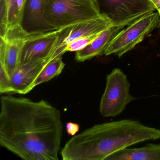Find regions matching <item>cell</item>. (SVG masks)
<instances>
[{"instance_id":"cell-1","label":"cell","mask_w":160,"mask_h":160,"mask_svg":"<svg viewBox=\"0 0 160 160\" xmlns=\"http://www.w3.org/2000/svg\"><path fill=\"white\" fill-rule=\"evenodd\" d=\"M60 111L43 100L1 97L0 145L25 160H58Z\"/></svg>"},{"instance_id":"cell-2","label":"cell","mask_w":160,"mask_h":160,"mask_svg":"<svg viewBox=\"0 0 160 160\" xmlns=\"http://www.w3.org/2000/svg\"><path fill=\"white\" fill-rule=\"evenodd\" d=\"M160 138V130L124 119L96 124L74 136L60 152L63 160H106L139 142Z\"/></svg>"},{"instance_id":"cell-3","label":"cell","mask_w":160,"mask_h":160,"mask_svg":"<svg viewBox=\"0 0 160 160\" xmlns=\"http://www.w3.org/2000/svg\"><path fill=\"white\" fill-rule=\"evenodd\" d=\"M45 16L55 31L102 16L96 0H48Z\"/></svg>"},{"instance_id":"cell-4","label":"cell","mask_w":160,"mask_h":160,"mask_svg":"<svg viewBox=\"0 0 160 160\" xmlns=\"http://www.w3.org/2000/svg\"><path fill=\"white\" fill-rule=\"evenodd\" d=\"M102 15L113 26L124 27L157 9L152 0H96Z\"/></svg>"},{"instance_id":"cell-5","label":"cell","mask_w":160,"mask_h":160,"mask_svg":"<svg viewBox=\"0 0 160 160\" xmlns=\"http://www.w3.org/2000/svg\"><path fill=\"white\" fill-rule=\"evenodd\" d=\"M160 19V14L157 11L147 14L128 25L110 42L104 55L115 54L121 58L142 42L145 36L156 28Z\"/></svg>"},{"instance_id":"cell-6","label":"cell","mask_w":160,"mask_h":160,"mask_svg":"<svg viewBox=\"0 0 160 160\" xmlns=\"http://www.w3.org/2000/svg\"><path fill=\"white\" fill-rule=\"evenodd\" d=\"M130 84L121 69L115 68L108 75L104 92L101 99L100 111L104 117H116L135 98L130 92Z\"/></svg>"},{"instance_id":"cell-7","label":"cell","mask_w":160,"mask_h":160,"mask_svg":"<svg viewBox=\"0 0 160 160\" xmlns=\"http://www.w3.org/2000/svg\"><path fill=\"white\" fill-rule=\"evenodd\" d=\"M48 0H26L19 28L7 32L6 36L28 37L58 31L52 29L46 18Z\"/></svg>"},{"instance_id":"cell-8","label":"cell","mask_w":160,"mask_h":160,"mask_svg":"<svg viewBox=\"0 0 160 160\" xmlns=\"http://www.w3.org/2000/svg\"><path fill=\"white\" fill-rule=\"evenodd\" d=\"M113 26L105 16L70 26L60 31L56 46V52L62 56L67 47L72 42L82 37L99 34Z\"/></svg>"},{"instance_id":"cell-9","label":"cell","mask_w":160,"mask_h":160,"mask_svg":"<svg viewBox=\"0 0 160 160\" xmlns=\"http://www.w3.org/2000/svg\"><path fill=\"white\" fill-rule=\"evenodd\" d=\"M59 56L55 53L45 58L19 65L11 77L12 93L26 94L34 89V83L42 71L51 60Z\"/></svg>"},{"instance_id":"cell-10","label":"cell","mask_w":160,"mask_h":160,"mask_svg":"<svg viewBox=\"0 0 160 160\" xmlns=\"http://www.w3.org/2000/svg\"><path fill=\"white\" fill-rule=\"evenodd\" d=\"M60 31L26 38L19 65L48 58L55 53Z\"/></svg>"},{"instance_id":"cell-11","label":"cell","mask_w":160,"mask_h":160,"mask_svg":"<svg viewBox=\"0 0 160 160\" xmlns=\"http://www.w3.org/2000/svg\"><path fill=\"white\" fill-rule=\"evenodd\" d=\"M26 39L18 37L1 38L0 63L4 65L11 78L19 67Z\"/></svg>"},{"instance_id":"cell-12","label":"cell","mask_w":160,"mask_h":160,"mask_svg":"<svg viewBox=\"0 0 160 160\" xmlns=\"http://www.w3.org/2000/svg\"><path fill=\"white\" fill-rule=\"evenodd\" d=\"M124 28L112 26L101 32L88 46L76 52V60L78 62H84L94 57L104 55L105 51L110 42Z\"/></svg>"},{"instance_id":"cell-13","label":"cell","mask_w":160,"mask_h":160,"mask_svg":"<svg viewBox=\"0 0 160 160\" xmlns=\"http://www.w3.org/2000/svg\"><path fill=\"white\" fill-rule=\"evenodd\" d=\"M106 160H160V144L149 143L144 147L121 150Z\"/></svg>"},{"instance_id":"cell-14","label":"cell","mask_w":160,"mask_h":160,"mask_svg":"<svg viewBox=\"0 0 160 160\" xmlns=\"http://www.w3.org/2000/svg\"><path fill=\"white\" fill-rule=\"evenodd\" d=\"M65 67L62 57L53 59L46 66L34 83V88L42 83L48 82L55 77L59 75Z\"/></svg>"},{"instance_id":"cell-15","label":"cell","mask_w":160,"mask_h":160,"mask_svg":"<svg viewBox=\"0 0 160 160\" xmlns=\"http://www.w3.org/2000/svg\"><path fill=\"white\" fill-rule=\"evenodd\" d=\"M6 1L8 10V32L19 28L22 12L26 0Z\"/></svg>"},{"instance_id":"cell-16","label":"cell","mask_w":160,"mask_h":160,"mask_svg":"<svg viewBox=\"0 0 160 160\" xmlns=\"http://www.w3.org/2000/svg\"><path fill=\"white\" fill-rule=\"evenodd\" d=\"M100 33L82 37L75 40L67 47L65 49V52H77L83 49L94 41Z\"/></svg>"},{"instance_id":"cell-17","label":"cell","mask_w":160,"mask_h":160,"mask_svg":"<svg viewBox=\"0 0 160 160\" xmlns=\"http://www.w3.org/2000/svg\"><path fill=\"white\" fill-rule=\"evenodd\" d=\"M0 34L4 38L8 28V10L6 0H0Z\"/></svg>"},{"instance_id":"cell-18","label":"cell","mask_w":160,"mask_h":160,"mask_svg":"<svg viewBox=\"0 0 160 160\" xmlns=\"http://www.w3.org/2000/svg\"><path fill=\"white\" fill-rule=\"evenodd\" d=\"M0 92L1 94L12 93L11 77L2 63H0Z\"/></svg>"},{"instance_id":"cell-19","label":"cell","mask_w":160,"mask_h":160,"mask_svg":"<svg viewBox=\"0 0 160 160\" xmlns=\"http://www.w3.org/2000/svg\"><path fill=\"white\" fill-rule=\"evenodd\" d=\"M67 133L70 135L74 136L79 130V125L77 123L69 122L66 126Z\"/></svg>"},{"instance_id":"cell-20","label":"cell","mask_w":160,"mask_h":160,"mask_svg":"<svg viewBox=\"0 0 160 160\" xmlns=\"http://www.w3.org/2000/svg\"><path fill=\"white\" fill-rule=\"evenodd\" d=\"M157 9V11L160 14V0H152Z\"/></svg>"},{"instance_id":"cell-21","label":"cell","mask_w":160,"mask_h":160,"mask_svg":"<svg viewBox=\"0 0 160 160\" xmlns=\"http://www.w3.org/2000/svg\"><path fill=\"white\" fill-rule=\"evenodd\" d=\"M159 23H160V22H159Z\"/></svg>"}]
</instances>
